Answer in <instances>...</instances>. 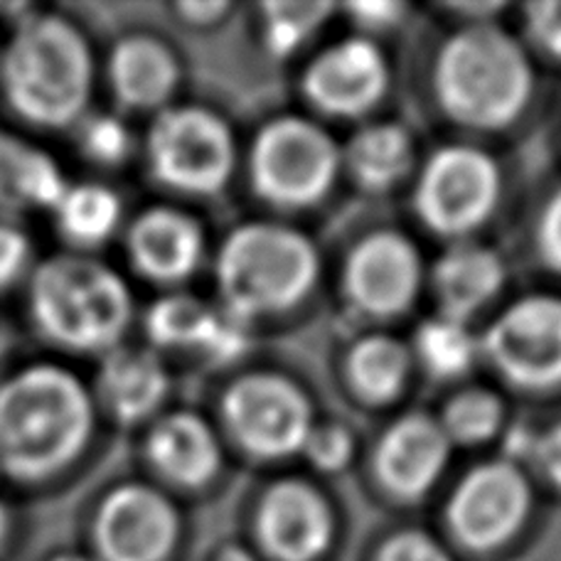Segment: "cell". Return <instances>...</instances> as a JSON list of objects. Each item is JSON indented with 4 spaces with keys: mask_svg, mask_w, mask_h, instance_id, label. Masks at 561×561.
Here are the masks:
<instances>
[{
    "mask_svg": "<svg viewBox=\"0 0 561 561\" xmlns=\"http://www.w3.org/2000/svg\"><path fill=\"white\" fill-rule=\"evenodd\" d=\"M525 27L537 49L561 59V0L533 3L525 10Z\"/></svg>",
    "mask_w": 561,
    "mask_h": 561,
    "instance_id": "32",
    "label": "cell"
},
{
    "mask_svg": "<svg viewBox=\"0 0 561 561\" xmlns=\"http://www.w3.org/2000/svg\"><path fill=\"white\" fill-rule=\"evenodd\" d=\"M168 387V369L156 350L118 345L104 355L94 402L118 424L134 426L158 412Z\"/></svg>",
    "mask_w": 561,
    "mask_h": 561,
    "instance_id": "18",
    "label": "cell"
},
{
    "mask_svg": "<svg viewBox=\"0 0 561 561\" xmlns=\"http://www.w3.org/2000/svg\"><path fill=\"white\" fill-rule=\"evenodd\" d=\"M146 458L160 478L180 488H199L217 476L222 448L203 416L173 412L160 416L146 438Z\"/></svg>",
    "mask_w": 561,
    "mask_h": 561,
    "instance_id": "19",
    "label": "cell"
},
{
    "mask_svg": "<svg viewBox=\"0 0 561 561\" xmlns=\"http://www.w3.org/2000/svg\"><path fill=\"white\" fill-rule=\"evenodd\" d=\"M503 402L488 389H466L456 394L444 409V426L450 444L478 446L493 438L503 426Z\"/></svg>",
    "mask_w": 561,
    "mask_h": 561,
    "instance_id": "28",
    "label": "cell"
},
{
    "mask_svg": "<svg viewBox=\"0 0 561 561\" xmlns=\"http://www.w3.org/2000/svg\"><path fill=\"white\" fill-rule=\"evenodd\" d=\"M483 357L510 385L552 389L561 385V298L525 296L507 306L480 337Z\"/></svg>",
    "mask_w": 561,
    "mask_h": 561,
    "instance_id": "10",
    "label": "cell"
},
{
    "mask_svg": "<svg viewBox=\"0 0 561 561\" xmlns=\"http://www.w3.org/2000/svg\"><path fill=\"white\" fill-rule=\"evenodd\" d=\"M500 173L485 150L468 144L438 148L421 168L416 213L431 232L468 237L497 205Z\"/></svg>",
    "mask_w": 561,
    "mask_h": 561,
    "instance_id": "8",
    "label": "cell"
},
{
    "mask_svg": "<svg viewBox=\"0 0 561 561\" xmlns=\"http://www.w3.org/2000/svg\"><path fill=\"white\" fill-rule=\"evenodd\" d=\"M227 10L225 3H185L180 5V13L185 15L190 23H213L217 15H222Z\"/></svg>",
    "mask_w": 561,
    "mask_h": 561,
    "instance_id": "38",
    "label": "cell"
},
{
    "mask_svg": "<svg viewBox=\"0 0 561 561\" xmlns=\"http://www.w3.org/2000/svg\"><path fill=\"white\" fill-rule=\"evenodd\" d=\"M219 561H254L244 549H227V552L219 557Z\"/></svg>",
    "mask_w": 561,
    "mask_h": 561,
    "instance_id": "41",
    "label": "cell"
},
{
    "mask_svg": "<svg viewBox=\"0 0 561 561\" xmlns=\"http://www.w3.org/2000/svg\"><path fill=\"white\" fill-rule=\"evenodd\" d=\"M222 308L207 306L193 296L156 300L146 313V333L158 350H190L209 359L215 347Z\"/></svg>",
    "mask_w": 561,
    "mask_h": 561,
    "instance_id": "24",
    "label": "cell"
},
{
    "mask_svg": "<svg viewBox=\"0 0 561 561\" xmlns=\"http://www.w3.org/2000/svg\"><path fill=\"white\" fill-rule=\"evenodd\" d=\"M126 249L140 276L156 284H175L203 262L205 237L190 215L173 207H153L128 227Z\"/></svg>",
    "mask_w": 561,
    "mask_h": 561,
    "instance_id": "17",
    "label": "cell"
},
{
    "mask_svg": "<svg viewBox=\"0 0 561 561\" xmlns=\"http://www.w3.org/2000/svg\"><path fill=\"white\" fill-rule=\"evenodd\" d=\"M82 153L96 165H118L124 163L134 148V136L118 116L99 114L87 118L79 136Z\"/></svg>",
    "mask_w": 561,
    "mask_h": 561,
    "instance_id": "30",
    "label": "cell"
},
{
    "mask_svg": "<svg viewBox=\"0 0 561 561\" xmlns=\"http://www.w3.org/2000/svg\"><path fill=\"white\" fill-rule=\"evenodd\" d=\"M533 463L549 483L561 488V421L537 434L533 448Z\"/></svg>",
    "mask_w": 561,
    "mask_h": 561,
    "instance_id": "36",
    "label": "cell"
},
{
    "mask_svg": "<svg viewBox=\"0 0 561 561\" xmlns=\"http://www.w3.org/2000/svg\"><path fill=\"white\" fill-rule=\"evenodd\" d=\"M404 10H407V5L385 3V0H379V3H353V5H347V13L353 15L355 23L367 27V30H385V27L397 25L399 18L404 15Z\"/></svg>",
    "mask_w": 561,
    "mask_h": 561,
    "instance_id": "37",
    "label": "cell"
},
{
    "mask_svg": "<svg viewBox=\"0 0 561 561\" xmlns=\"http://www.w3.org/2000/svg\"><path fill=\"white\" fill-rule=\"evenodd\" d=\"M259 537L280 561H313L333 539V513L313 485L280 480L268 488L256 517Z\"/></svg>",
    "mask_w": 561,
    "mask_h": 561,
    "instance_id": "15",
    "label": "cell"
},
{
    "mask_svg": "<svg viewBox=\"0 0 561 561\" xmlns=\"http://www.w3.org/2000/svg\"><path fill=\"white\" fill-rule=\"evenodd\" d=\"M57 227L77 249H94L106 244L122 225V197L112 187L84 183L77 187H67L65 197L59 199Z\"/></svg>",
    "mask_w": 561,
    "mask_h": 561,
    "instance_id": "25",
    "label": "cell"
},
{
    "mask_svg": "<svg viewBox=\"0 0 561 561\" xmlns=\"http://www.w3.org/2000/svg\"><path fill=\"white\" fill-rule=\"evenodd\" d=\"M150 173L185 195H215L234 173L237 144L222 116L203 106H168L146 138Z\"/></svg>",
    "mask_w": 561,
    "mask_h": 561,
    "instance_id": "6",
    "label": "cell"
},
{
    "mask_svg": "<svg viewBox=\"0 0 561 561\" xmlns=\"http://www.w3.org/2000/svg\"><path fill=\"white\" fill-rule=\"evenodd\" d=\"M537 249L545 264L561 274V187L547 199L537 225Z\"/></svg>",
    "mask_w": 561,
    "mask_h": 561,
    "instance_id": "35",
    "label": "cell"
},
{
    "mask_svg": "<svg viewBox=\"0 0 561 561\" xmlns=\"http://www.w3.org/2000/svg\"><path fill=\"white\" fill-rule=\"evenodd\" d=\"M308 463L323 470V473H337L343 470L355 454V440L350 431L337 424H320L310 431L304 448Z\"/></svg>",
    "mask_w": 561,
    "mask_h": 561,
    "instance_id": "31",
    "label": "cell"
},
{
    "mask_svg": "<svg viewBox=\"0 0 561 561\" xmlns=\"http://www.w3.org/2000/svg\"><path fill=\"white\" fill-rule=\"evenodd\" d=\"M330 3H266L262 35L274 57H288L313 37L328 15Z\"/></svg>",
    "mask_w": 561,
    "mask_h": 561,
    "instance_id": "29",
    "label": "cell"
},
{
    "mask_svg": "<svg viewBox=\"0 0 561 561\" xmlns=\"http://www.w3.org/2000/svg\"><path fill=\"white\" fill-rule=\"evenodd\" d=\"M414 355L434 377L456 379L476 365V359L483 355V347L468 320L438 313L419 325Z\"/></svg>",
    "mask_w": 561,
    "mask_h": 561,
    "instance_id": "27",
    "label": "cell"
},
{
    "mask_svg": "<svg viewBox=\"0 0 561 561\" xmlns=\"http://www.w3.org/2000/svg\"><path fill=\"white\" fill-rule=\"evenodd\" d=\"M10 537V513L3 500H0V552H3Z\"/></svg>",
    "mask_w": 561,
    "mask_h": 561,
    "instance_id": "39",
    "label": "cell"
},
{
    "mask_svg": "<svg viewBox=\"0 0 561 561\" xmlns=\"http://www.w3.org/2000/svg\"><path fill=\"white\" fill-rule=\"evenodd\" d=\"M96 402L57 365H30L0 385V476L39 485L75 466L94 434Z\"/></svg>",
    "mask_w": 561,
    "mask_h": 561,
    "instance_id": "1",
    "label": "cell"
},
{
    "mask_svg": "<svg viewBox=\"0 0 561 561\" xmlns=\"http://www.w3.org/2000/svg\"><path fill=\"white\" fill-rule=\"evenodd\" d=\"M222 416L239 444L262 458L296 454L316 426L308 394L276 373L237 379L222 399Z\"/></svg>",
    "mask_w": 561,
    "mask_h": 561,
    "instance_id": "9",
    "label": "cell"
},
{
    "mask_svg": "<svg viewBox=\"0 0 561 561\" xmlns=\"http://www.w3.org/2000/svg\"><path fill=\"white\" fill-rule=\"evenodd\" d=\"M412 369V353L404 343L389 335H369L353 347L347 359L350 382L367 402L394 399Z\"/></svg>",
    "mask_w": 561,
    "mask_h": 561,
    "instance_id": "26",
    "label": "cell"
},
{
    "mask_svg": "<svg viewBox=\"0 0 561 561\" xmlns=\"http://www.w3.org/2000/svg\"><path fill=\"white\" fill-rule=\"evenodd\" d=\"M108 87L118 104L134 112L163 108L180 84V67L165 43L150 35H128L114 45L106 62Z\"/></svg>",
    "mask_w": 561,
    "mask_h": 561,
    "instance_id": "20",
    "label": "cell"
},
{
    "mask_svg": "<svg viewBox=\"0 0 561 561\" xmlns=\"http://www.w3.org/2000/svg\"><path fill=\"white\" fill-rule=\"evenodd\" d=\"M30 320L67 353H108L131 325L134 298L114 268L82 254L53 256L30 278Z\"/></svg>",
    "mask_w": 561,
    "mask_h": 561,
    "instance_id": "4",
    "label": "cell"
},
{
    "mask_svg": "<svg viewBox=\"0 0 561 561\" xmlns=\"http://www.w3.org/2000/svg\"><path fill=\"white\" fill-rule=\"evenodd\" d=\"M320 259L294 227L249 222L234 229L217 259V284L229 310L252 320L284 313L313 290Z\"/></svg>",
    "mask_w": 561,
    "mask_h": 561,
    "instance_id": "5",
    "label": "cell"
},
{
    "mask_svg": "<svg viewBox=\"0 0 561 561\" xmlns=\"http://www.w3.org/2000/svg\"><path fill=\"white\" fill-rule=\"evenodd\" d=\"M379 561H450V557L428 535L402 533L382 547Z\"/></svg>",
    "mask_w": 561,
    "mask_h": 561,
    "instance_id": "34",
    "label": "cell"
},
{
    "mask_svg": "<svg viewBox=\"0 0 561 561\" xmlns=\"http://www.w3.org/2000/svg\"><path fill=\"white\" fill-rule=\"evenodd\" d=\"M3 353H5V337L0 333V357H3Z\"/></svg>",
    "mask_w": 561,
    "mask_h": 561,
    "instance_id": "42",
    "label": "cell"
},
{
    "mask_svg": "<svg viewBox=\"0 0 561 561\" xmlns=\"http://www.w3.org/2000/svg\"><path fill=\"white\" fill-rule=\"evenodd\" d=\"M45 561H94L89 552H77V549H65V552H57L47 557Z\"/></svg>",
    "mask_w": 561,
    "mask_h": 561,
    "instance_id": "40",
    "label": "cell"
},
{
    "mask_svg": "<svg viewBox=\"0 0 561 561\" xmlns=\"http://www.w3.org/2000/svg\"><path fill=\"white\" fill-rule=\"evenodd\" d=\"M535 89L533 62L507 30L470 23L438 49L434 92L454 122L497 131L525 112Z\"/></svg>",
    "mask_w": 561,
    "mask_h": 561,
    "instance_id": "3",
    "label": "cell"
},
{
    "mask_svg": "<svg viewBox=\"0 0 561 561\" xmlns=\"http://www.w3.org/2000/svg\"><path fill=\"white\" fill-rule=\"evenodd\" d=\"M345 165L359 185L387 190L402 183L414 165V140L397 124H367L350 138Z\"/></svg>",
    "mask_w": 561,
    "mask_h": 561,
    "instance_id": "23",
    "label": "cell"
},
{
    "mask_svg": "<svg viewBox=\"0 0 561 561\" xmlns=\"http://www.w3.org/2000/svg\"><path fill=\"white\" fill-rule=\"evenodd\" d=\"M33 256L30 239L18 227L0 222V294L15 286Z\"/></svg>",
    "mask_w": 561,
    "mask_h": 561,
    "instance_id": "33",
    "label": "cell"
},
{
    "mask_svg": "<svg viewBox=\"0 0 561 561\" xmlns=\"http://www.w3.org/2000/svg\"><path fill=\"white\" fill-rule=\"evenodd\" d=\"M343 153L333 136L300 116H280L254 138L252 180L256 193L280 207L318 203L337 178Z\"/></svg>",
    "mask_w": 561,
    "mask_h": 561,
    "instance_id": "7",
    "label": "cell"
},
{
    "mask_svg": "<svg viewBox=\"0 0 561 561\" xmlns=\"http://www.w3.org/2000/svg\"><path fill=\"white\" fill-rule=\"evenodd\" d=\"M180 535L170 497L146 483H124L96 505L89 539L94 561H165Z\"/></svg>",
    "mask_w": 561,
    "mask_h": 561,
    "instance_id": "11",
    "label": "cell"
},
{
    "mask_svg": "<svg viewBox=\"0 0 561 561\" xmlns=\"http://www.w3.org/2000/svg\"><path fill=\"white\" fill-rule=\"evenodd\" d=\"M300 87L318 112L337 118L365 116L389 89L387 57L373 39L347 37L306 67Z\"/></svg>",
    "mask_w": 561,
    "mask_h": 561,
    "instance_id": "13",
    "label": "cell"
},
{
    "mask_svg": "<svg viewBox=\"0 0 561 561\" xmlns=\"http://www.w3.org/2000/svg\"><path fill=\"white\" fill-rule=\"evenodd\" d=\"M505 284V264L495 249L476 242H458L438 259L434 290L440 313L468 320L493 300Z\"/></svg>",
    "mask_w": 561,
    "mask_h": 561,
    "instance_id": "21",
    "label": "cell"
},
{
    "mask_svg": "<svg viewBox=\"0 0 561 561\" xmlns=\"http://www.w3.org/2000/svg\"><path fill=\"white\" fill-rule=\"evenodd\" d=\"M421 286L419 249L399 232H375L359 242L345 264V290L357 310L375 318L399 316Z\"/></svg>",
    "mask_w": 561,
    "mask_h": 561,
    "instance_id": "14",
    "label": "cell"
},
{
    "mask_svg": "<svg viewBox=\"0 0 561 561\" xmlns=\"http://www.w3.org/2000/svg\"><path fill=\"white\" fill-rule=\"evenodd\" d=\"M533 490L519 466L488 460L470 468L448 500V523L458 539L473 549L507 542L529 515Z\"/></svg>",
    "mask_w": 561,
    "mask_h": 561,
    "instance_id": "12",
    "label": "cell"
},
{
    "mask_svg": "<svg viewBox=\"0 0 561 561\" xmlns=\"http://www.w3.org/2000/svg\"><path fill=\"white\" fill-rule=\"evenodd\" d=\"M450 440L440 421L407 414L385 431L375 454L382 485L399 497H419L436 483L448 466Z\"/></svg>",
    "mask_w": 561,
    "mask_h": 561,
    "instance_id": "16",
    "label": "cell"
},
{
    "mask_svg": "<svg viewBox=\"0 0 561 561\" xmlns=\"http://www.w3.org/2000/svg\"><path fill=\"white\" fill-rule=\"evenodd\" d=\"M0 87L20 122L47 131L72 126L94 92L92 47L65 15L23 18L3 53Z\"/></svg>",
    "mask_w": 561,
    "mask_h": 561,
    "instance_id": "2",
    "label": "cell"
},
{
    "mask_svg": "<svg viewBox=\"0 0 561 561\" xmlns=\"http://www.w3.org/2000/svg\"><path fill=\"white\" fill-rule=\"evenodd\" d=\"M65 193L62 170L45 150L0 131V213L57 207Z\"/></svg>",
    "mask_w": 561,
    "mask_h": 561,
    "instance_id": "22",
    "label": "cell"
}]
</instances>
